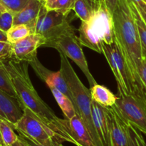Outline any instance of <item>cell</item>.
<instances>
[{
	"label": "cell",
	"instance_id": "obj_27",
	"mask_svg": "<svg viewBox=\"0 0 146 146\" xmlns=\"http://www.w3.org/2000/svg\"><path fill=\"white\" fill-rule=\"evenodd\" d=\"M14 13L6 10L0 14V30L7 33V31L13 26Z\"/></svg>",
	"mask_w": 146,
	"mask_h": 146
},
{
	"label": "cell",
	"instance_id": "obj_9",
	"mask_svg": "<svg viewBox=\"0 0 146 146\" xmlns=\"http://www.w3.org/2000/svg\"><path fill=\"white\" fill-rule=\"evenodd\" d=\"M69 25L68 14L48 10L43 4L36 21L33 34H40L47 41L56 36Z\"/></svg>",
	"mask_w": 146,
	"mask_h": 146
},
{
	"label": "cell",
	"instance_id": "obj_41",
	"mask_svg": "<svg viewBox=\"0 0 146 146\" xmlns=\"http://www.w3.org/2000/svg\"><path fill=\"white\" fill-rule=\"evenodd\" d=\"M144 60H145V61H146V56L145 57V58H144Z\"/></svg>",
	"mask_w": 146,
	"mask_h": 146
},
{
	"label": "cell",
	"instance_id": "obj_23",
	"mask_svg": "<svg viewBox=\"0 0 146 146\" xmlns=\"http://www.w3.org/2000/svg\"><path fill=\"white\" fill-rule=\"evenodd\" d=\"M31 34V29L26 24L13 25L7 32V41L11 44H14Z\"/></svg>",
	"mask_w": 146,
	"mask_h": 146
},
{
	"label": "cell",
	"instance_id": "obj_22",
	"mask_svg": "<svg viewBox=\"0 0 146 146\" xmlns=\"http://www.w3.org/2000/svg\"><path fill=\"white\" fill-rule=\"evenodd\" d=\"M128 1L129 3L131 11H132L135 25H136L137 27V30H138L140 41H141V48H142L143 56L144 58L146 56V24L143 20L142 17H141L140 13L138 12L135 4L133 2H131V1Z\"/></svg>",
	"mask_w": 146,
	"mask_h": 146
},
{
	"label": "cell",
	"instance_id": "obj_19",
	"mask_svg": "<svg viewBox=\"0 0 146 146\" xmlns=\"http://www.w3.org/2000/svg\"><path fill=\"white\" fill-rule=\"evenodd\" d=\"M95 1L94 0H75L72 10L81 21H88L94 14Z\"/></svg>",
	"mask_w": 146,
	"mask_h": 146
},
{
	"label": "cell",
	"instance_id": "obj_24",
	"mask_svg": "<svg viewBox=\"0 0 146 146\" xmlns=\"http://www.w3.org/2000/svg\"><path fill=\"white\" fill-rule=\"evenodd\" d=\"M129 146H146V142L141 131L127 123Z\"/></svg>",
	"mask_w": 146,
	"mask_h": 146
},
{
	"label": "cell",
	"instance_id": "obj_15",
	"mask_svg": "<svg viewBox=\"0 0 146 146\" xmlns=\"http://www.w3.org/2000/svg\"><path fill=\"white\" fill-rule=\"evenodd\" d=\"M23 113L21 102L0 90V118L14 125L22 116Z\"/></svg>",
	"mask_w": 146,
	"mask_h": 146
},
{
	"label": "cell",
	"instance_id": "obj_3",
	"mask_svg": "<svg viewBox=\"0 0 146 146\" xmlns=\"http://www.w3.org/2000/svg\"><path fill=\"white\" fill-rule=\"evenodd\" d=\"M78 32V38L81 45L99 54H102L103 44L115 42L112 14L105 0L95 1L92 17L86 22L81 21Z\"/></svg>",
	"mask_w": 146,
	"mask_h": 146
},
{
	"label": "cell",
	"instance_id": "obj_38",
	"mask_svg": "<svg viewBox=\"0 0 146 146\" xmlns=\"http://www.w3.org/2000/svg\"><path fill=\"white\" fill-rule=\"evenodd\" d=\"M38 1H41V2H42L43 4H45V3L46 2V1H48V0H38Z\"/></svg>",
	"mask_w": 146,
	"mask_h": 146
},
{
	"label": "cell",
	"instance_id": "obj_4",
	"mask_svg": "<svg viewBox=\"0 0 146 146\" xmlns=\"http://www.w3.org/2000/svg\"><path fill=\"white\" fill-rule=\"evenodd\" d=\"M59 55L61 61L60 71L64 75L70 88L72 95L73 103L75 106L77 115L84 122L94 145L98 146V138L94 129L92 119V99L90 90L88 89L81 82L71 63L68 61V58L61 53H59Z\"/></svg>",
	"mask_w": 146,
	"mask_h": 146
},
{
	"label": "cell",
	"instance_id": "obj_17",
	"mask_svg": "<svg viewBox=\"0 0 146 146\" xmlns=\"http://www.w3.org/2000/svg\"><path fill=\"white\" fill-rule=\"evenodd\" d=\"M90 93L92 101L106 108L113 106L118 98L108 88L98 84L91 86Z\"/></svg>",
	"mask_w": 146,
	"mask_h": 146
},
{
	"label": "cell",
	"instance_id": "obj_7",
	"mask_svg": "<svg viewBox=\"0 0 146 146\" xmlns=\"http://www.w3.org/2000/svg\"><path fill=\"white\" fill-rule=\"evenodd\" d=\"M23 115L13 125L14 131L46 146H52L58 141L54 133L27 107H23Z\"/></svg>",
	"mask_w": 146,
	"mask_h": 146
},
{
	"label": "cell",
	"instance_id": "obj_31",
	"mask_svg": "<svg viewBox=\"0 0 146 146\" xmlns=\"http://www.w3.org/2000/svg\"><path fill=\"white\" fill-rule=\"evenodd\" d=\"M138 9V12L141 14L143 20L146 24V4L144 2H139L138 4H134Z\"/></svg>",
	"mask_w": 146,
	"mask_h": 146
},
{
	"label": "cell",
	"instance_id": "obj_34",
	"mask_svg": "<svg viewBox=\"0 0 146 146\" xmlns=\"http://www.w3.org/2000/svg\"><path fill=\"white\" fill-rule=\"evenodd\" d=\"M11 146H27V145H26V144L24 143L23 142V141H21L19 138L18 140H17V141H16L14 144H12Z\"/></svg>",
	"mask_w": 146,
	"mask_h": 146
},
{
	"label": "cell",
	"instance_id": "obj_25",
	"mask_svg": "<svg viewBox=\"0 0 146 146\" xmlns=\"http://www.w3.org/2000/svg\"><path fill=\"white\" fill-rule=\"evenodd\" d=\"M74 1L75 0H56L46 9L48 10H55L64 14H69L70 11H72Z\"/></svg>",
	"mask_w": 146,
	"mask_h": 146
},
{
	"label": "cell",
	"instance_id": "obj_42",
	"mask_svg": "<svg viewBox=\"0 0 146 146\" xmlns=\"http://www.w3.org/2000/svg\"><path fill=\"white\" fill-rule=\"evenodd\" d=\"M1 11H0V14H1Z\"/></svg>",
	"mask_w": 146,
	"mask_h": 146
},
{
	"label": "cell",
	"instance_id": "obj_28",
	"mask_svg": "<svg viewBox=\"0 0 146 146\" xmlns=\"http://www.w3.org/2000/svg\"><path fill=\"white\" fill-rule=\"evenodd\" d=\"M12 44L9 41H0V57L8 58L10 56Z\"/></svg>",
	"mask_w": 146,
	"mask_h": 146
},
{
	"label": "cell",
	"instance_id": "obj_43",
	"mask_svg": "<svg viewBox=\"0 0 146 146\" xmlns=\"http://www.w3.org/2000/svg\"><path fill=\"white\" fill-rule=\"evenodd\" d=\"M0 146H2V145H0Z\"/></svg>",
	"mask_w": 146,
	"mask_h": 146
},
{
	"label": "cell",
	"instance_id": "obj_1",
	"mask_svg": "<svg viewBox=\"0 0 146 146\" xmlns=\"http://www.w3.org/2000/svg\"><path fill=\"white\" fill-rule=\"evenodd\" d=\"M112 17L115 41L125 60L135 91L138 94L145 96L138 74L144 58L138 30L128 0H118Z\"/></svg>",
	"mask_w": 146,
	"mask_h": 146
},
{
	"label": "cell",
	"instance_id": "obj_30",
	"mask_svg": "<svg viewBox=\"0 0 146 146\" xmlns=\"http://www.w3.org/2000/svg\"><path fill=\"white\" fill-rule=\"evenodd\" d=\"M18 135H19V138L20 139H21V141H22L23 142H24L27 146H46V145H42V144L36 142V141H34L33 139H31V138L26 136V135H23V134L18 133ZM58 143H59V142H56L55 143V145H54L52 146H57Z\"/></svg>",
	"mask_w": 146,
	"mask_h": 146
},
{
	"label": "cell",
	"instance_id": "obj_6",
	"mask_svg": "<svg viewBox=\"0 0 146 146\" xmlns=\"http://www.w3.org/2000/svg\"><path fill=\"white\" fill-rule=\"evenodd\" d=\"M102 54L108 61L115 76L118 85V96L137 94L125 60L115 41L111 44H103Z\"/></svg>",
	"mask_w": 146,
	"mask_h": 146
},
{
	"label": "cell",
	"instance_id": "obj_2",
	"mask_svg": "<svg viewBox=\"0 0 146 146\" xmlns=\"http://www.w3.org/2000/svg\"><path fill=\"white\" fill-rule=\"evenodd\" d=\"M6 68L11 76L14 89L23 107H27L54 133L58 142L62 143L63 128L61 118L38 96L34 88L28 71L29 64L11 58L4 60Z\"/></svg>",
	"mask_w": 146,
	"mask_h": 146
},
{
	"label": "cell",
	"instance_id": "obj_12",
	"mask_svg": "<svg viewBox=\"0 0 146 146\" xmlns=\"http://www.w3.org/2000/svg\"><path fill=\"white\" fill-rule=\"evenodd\" d=\"M92 119L98 146H111V123L108 108L91 102Z\"/></svg>",
	"mask_w": 146,
	"mask_h": 146
},
{
	"label": "cell",
	"instance_id": "obj_11",
	"mask_svg": "<svg viewBox=\"0 0 146 146\" xmlns=\"http://www.w3.org/2000/svg\"><path fill=\"white\" fill-rule=\"evenodd\" d=\"M45 41V38L40 34H29L21 41L11 44V51L9 58L29 64L37 57V49L43 46Z\"/></svg>",
	"mask_w": 146,
	"mask_h": 146
},
{
	"label": "cell",
	"instance_id": "obj_20",
	"mask_svg": "<svg viewBox=\"0 0 146 146\" xmlns=\"http://www.w3.org/2000/svg\"><path fill=\"white\" fill-rule=\"evenodd\" d=\"M4 60L0 61V90L9 95L10 96L17 98L19 101L17 92L14 89L11 76L6 68Z\"/></svg>",
	"mask_w": 146,
	"mask_h": 146
},
{
	"label": "cell",
	"instance_id": "obj_39",
	"mask_svg": "<svg viewBox=\"0 0 146 146\" xmlns=\"http://www.w3.org/2000/svg\"><path fill=\"white\" fill-rule=\"evenodd\" d=\"M57 146H65V145H63L61 143H58V144H57Z\"/></svg>",
	"mask_w": 146,
	"mask_h": 146
},
{
	"label": "cell",
	"instance_id": "obj_37",
	"mask_svg": "<svg viewBox=\"0 0 146 146\" xmlns=\"http://www.w3.org/2000/svg\"><path fill=\"white\" fill-rule=\"evenodd\" d=\"M6 9L4 8V6L2 5V4H1V3H0V11H1V12H2V11H6Z\"/></svg>",
	"mask_w": 146,
	"mask_h": 146
},
{
	"label": "cell",
	"instance_id": "obj_5",
	"mask_svg": "<svg viewBox=\"0 0 146 146\" xmlns=\"http://www.w3.org/2000/svg\"><path fill=\"white\" fill-rule=\"evenodd\" d=\"M43 46L56 48L58 53H61L72 60L84 73L91 86L97 84L88 68L86 58L82 50V45L71 25L52 39L46 41Z\"/></svg>",
	"mask_w": 146,
	"mask_h": 146
},
{
	"label": "cell",
	"instance_id": "obj_36",
	"mask_svg": "<svg viewBox=\"0 0 146 146\" xmlns=\"http://www.w3.org/2000/svg\"><path fill=\"white\" fill-rule=\"evenodd\" d=\"M128 1L133 2V4H138L139 2H144L146 4V0H128Z\"/></svg>",
	"mask_w": 146,
	"mask_h": 146
},
{
	"label": "cell",
	"instance_id": "obj_29",
	"mask_svg": "<svg viewBox=\"0 0 146 146\" xmlns=\"http://www.w3.org/2000/svg\"><path fill=\"white\" fill-rule=\"evenodd\" d=\"M138 74H139L140 79H141L143 88L144 91V94H145L146 98V61L144 59L141 65L140 66Z\"/></svg>",
	"mask_w": 146,
	"mask_h": 146
},
{
	"label": "cell",
	"instance_id": "obj_33",
	"mask_svg": "<svg viewBox=\"0 0 146 146\" xmlns=\"http://www.w3.org/2000/svg\"><path fill=\"white\" fill-rule=\"evenodd\" d=\"M0 41H7V33L0 30Z\"/></svg>",
	"mask_w": 146,
	"mask_h": 146
},
{
	"label": "cell",
	"instance_id": "obj_16",
	"mask_svg": "<svg viewBox=\"0 0 146 146\" xmlns=\"http://www.w3.org/2000/svg\"><path fill=\"white\" fill-rule=\"evenodd\" d=\"M43 4L38 0H30L23 9L14 14L13 25L26 24L29 27L33 34L36 21Z\"/></svg>",
	"mask_w": 146,
	"mask_h": 146
},
{
	"label": "cell",
	"instance_id": "obj_13",
	"mask_svg": "<svg viewBox=\"0 0 146 146\" xmlns=\"http://www.w3.org/2000/svg\"><path fill=\"white\" fill-rule=\"evenodd\" d=\"M29 64L31 66L36 75L39 77L40 79L46 84L48 88L53 87L56 88L64 95L68 97L73 102L72 95L70 88L66 81L64 75L60 70L58 71H50L41 64L37 57L30 61Z\"/></svg>",
	"mask_w": 146,
	"mask_h": 146
},
{
	"label": "cell",
	"instance_id": "obj_10",
	"mask_svg": "<svg viewBox=\"0 0 146 146\" xmlns=\"http://www.w3.org/2000/svg\"><path fill=\"white\" fill-rule=\"evenodd\" d=\"M63 142L71 143L76 146H95L84 122L78 115L71 119H61Z\"/></svg>",
	"mask_w": 146,
	"mask_h": 146
},
{
	"label": "cell",
	"instance_id": "obj_40",
	"mask_svg": "<svg viewBox=\"0 0 146 146\" xmlns=\"http://www.w3.org/2000/svg\"><path fill=\"white\" fill-rule=\"evenodd\" d=\"M94 1H100V0H94Z\"/></svg>",
	"mask_w": 146,
	"mask_h": 146
},
{
	"label": "cell",
	"instance_id": "obj_18",
	"mask_svg": "<svg viewBox=\"0 0 146 146\" xmlns=\"http://www.w3.org/2000/svg\"><path fill=\"white\" fill-rule=\"evenodd\" d=\"M49 88L56 101L62 111L66 119H71V118L77 115L74 103L68 97L64 95L63 93L57 90L56 88H53V87H50Z\"/></svg>",
	"mask_w": 146,
	"mask_h": 146
},
{
	"label": "cell",
	"instance_id": "obj_26",
	"mask_svg": "<svg viewBox=\"0 0 146 146\" xmlns=\"http://www.w3.org/2000/svg\"><path fill=\"white\" fill-rule=\"evenodd\" d=\"M30 0H0L4 8L12 13L18 12L27 5Z\"/></svg>",
	"mask_w": 146,
	"mask_h": 146
},
{
	"label": "cell",
	"instance_id": "obj_32",
	"mask_svg": "<svg viewBox=\"0 0 146 146\" xmlns=\"http://www.w3.org/2000/svg\"><path fill=\"white\" fill-rule=\"evenodd\" d=\"M118 1V0H105L107 7H108V10H109L111 14L114 11V9H115V7H116Z\"/></svg>",
	"mask_w": 146,
	"mask_h": 146
},
{
	"label": "cell",
	"instance_id": "obj_21",
	"mask_svg": "<svg viewBox=\"0 0 146 146\" xmlns=\"http://www.w3.org/2000/svg\"><path fill=\"white\" fill-rule=\"evenodd\" d=\"M13 125L6 120L0 118V145L11 146L18 140Z\"/></svg>",
	"mask_w": 146,
	"mask_h": 146
},
{
	"label": "cell",
	"instance_id": "obj_35",
	"mask_svg": "<svg viewBox=\"0 0 146 146\" xmlns=\"http://www.w3.org/2000/svg\"><path fill=\"white\" fill-rule=\"evenodd\" d=\"M55 1H56V0H48V1H47L45 3V4H44V7H45L46 8H47V7H49L51 4H52L53 3H54Z\"/></svg>",
	"mask_w": 146,
	"mask_h": 146
},
{
	"label": "cell",
	"instance_id": "obj_8",
	"mask_svg": "<svg viewBox=\"0 0 146 146\" xmlns=\"http://www.w3.org/2000/svg\"><path fill=\"white\" fill-rule=\"evenodd\" d=\"M115 106L125 121L146 135V98L131 94L118 96Z\"/></svg>",
	"mask_w": 146,
	"mask_h": 146
},
{
	"label": "cell",
	"instance_id": "obj_14",
	"mask_svg": "<svg viewBox=\"0 0 146 146\" xmlns=\"http://www.w3.org/2000/svg\"><path fill=\"white\" fill-rule=\"evenodd\" d=\"M111 123V146H129L127 122L115 105L108 108Z\"/></svg>",
	"mask_w": 146,
	"mask_h": 146
}]
</instances>
